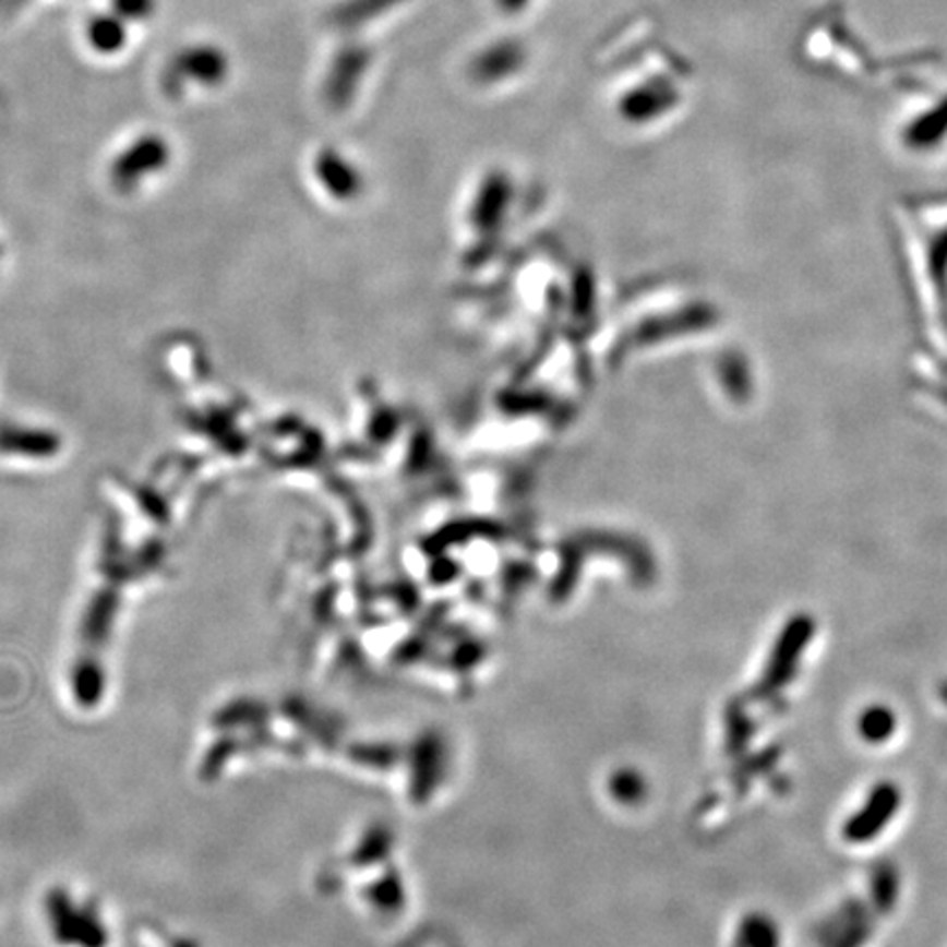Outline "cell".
<instances>
[{
  "label": "cell",
  "mask_w": 947,
  "mask_h": 947,
  "mask_svg": "<svg viewBox=\"0 0 947 947\" xmlns=\"http://www.w3.org/2000/svg\"><path fill=\"white\" fill-rule=\"evenodd\" d=\"M499 5L507 14H518L529 5V0H499Z\"/></svg>",
  "instance_id": "obj_8"
},
{
  "label": "cell",
  "mask_w": 947,
  "mask_h": 947,
  "mask_svg": "<svg viewBox=\"0 0 947 947\" xmlns=\"http://www.w3.org/2000/svg\"><path fill=\"white\" fill-rule=\"evenodd\" d=\"M901 805V792L895 783L882 781L866 796L864 805L849 818L844 827V838L855 844H866L879 836L886 825L895 818Z\"/></svg>",
  "instance_id": "obj_1"
},
{
  "label": "cell",
  "mask_w": 947,
  "mask_h": 947,
  "mask_svg": "<svg viewBox=\"0 0 947 947\" xmlns=\"http://www.w3.org/2000/svg\"><path fill=\"white\" fill-rule=\"evenodd\" d=\"M110 12L130 23H145L156 12V0H110Z\"/></svg>",
  "instance_id": "obj_7"
},
{
  "label": "cell",
  "mask_w": 947,
  "mask_h": 947,
  "mask_svg": "<svg viewBox=\"0 0 947 947\" xmlns=\"http://www.w3.org/2000/svg\"><path fill=\"white\" fill-rule=\"evenodd\" d=\"M84 38L97 56H117L128 45V23L115 12L95 14L86 21Z\"/></svg>",
  "instance_id": "obj_3"
},
{
  "label": "cell",
  "mask_w": 947,
  "mask_h": 947,
  "mask_svg": "<svg viewBox=\"0 0 947 947\" xmlns=\"http://www.w3.org/2000/svg\"><path fill=\"white\" fill-rule=\"evenodd\" d=\"M943 699H945V704H947V684L943 686Z\"/></svg>",
  "instance_id": "obj_9"
},
{
  "label": "cell",
  "mask_w": 947,
  "mask_h": 947,
  "mask_svg": "<svg viewBox=\"0 0 947 947\" xmlns=\"http://www.w3.org/2000/svg\"><path fill=\"white\" fill-rule=\"evenodd\" d=\"M523 64L525 49L514 40H503L481 51V56L471 64V75L481 84H496L518 73Z\"/></svg>",
  "instance_id": "obj_2"
},
{
  "label": "cell",
  "mask_w": 947,
  "mask_h": 947,
  "mask_svg": "<svg viewBox=\"0 0 947 947\" xmlns=\"http://www.w3.org/2000/svg\"><path fill=\"white\" fill-rule=\"evenodd\" d=\"M673 86L669 84V82H658V80H651V82H645V84H640V86H636L627 97H625V108L630 110V112H638V110H643V112H656V110H662L664 106H669L671 101H673Z\"/></svg>",
  "instance_id": "obj_4"
},
{
  "label": "cell",
  "mask_w": 947,
  "mask_h": 947,
  "mask_svg": "<svg viewBox=\"0 0 947 947\" xmlns=\"http://www.w3.org/2000/svg\"><path fill=\"white\" fill-rule=\"evenodd\" d=\"M871 895H873L875 908L882 914H888L892 910V906L897 903V895H899V875H897V868L892 864L884 862L873 871Z\"/></svg>",
  "instance_id": "obj_6"
},
{
  "label": "cell",
  "mask_w": 947,
  "mask_h": 947,
  "mask_svg": "<svg viewBox=\"0 0 947 947\" xmlns=\"http://www.w3.org/2000/svg\"><path fill=\"white\" fill-rule=\"evenodd\" d=\"M860 735L868 744H884L897 729V718L886 706H871L860 716Z\"/></svg>",
  "instance_id": "obj_5"
}]
</instances>
